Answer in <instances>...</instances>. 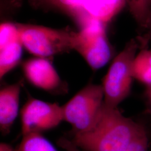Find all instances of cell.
<instances>
[{"mask_svg":"<svg viewBox=\"0 0 151 151\" xmlns=\"http://www.w3.org/2000/svg\"><path fill=\"white\" fill-rule=\"evenodd\" d=\"M104 103L102 85L89 84L62 106L63 120L71 125L75 133L86 132L96 122Z\"/></svg>","mask_w":151,"mask_h":151,"instance_id":"cell-3","label":"cell"},{"mask_svg":"<svg viewBox=\"0 0 151 151\" xmlns=\"http://www.w3.org/2000/svg\"><path fill=\"white\" fill-rule=\"evenodd\" d=\"M51 5L68 14L83 25L90 20L82 7V0H47Z\"/></svg>","mask_w":151,"mask_h":151,"instance_id":"cell-14","label":"cell"},{"mask_svg":"<svg viewBox=\"0 0 151 151\" xmlns=\"http://www.w3.org/2000/svg\"><path fill=\"white\" fill-rule=\"evenodd\" d=\"M130 12L137 22L147 29L151 16V0H126Z\"/></svg>","mask_w":151,"mask_h":151,"instance_id":"cell-13","label":"cell"},{"mask_svg":"<svg viewBox=\"0 0 151 151\" xmlns=\"http://www.w3.org/2000/svg\"><path fill=\"white\" fill-rule=\"evenodd\" d=\"M63 120L62 106L30 98L21 110L22 135L53 129Z\"/></svg>","mask_w":151,"mask_h":151,"instance_id":"cell-6","label":"cell"},{"mask_svg":"<svg viewBox=\"0 0 151 151\" xmlns=\"http://www.w3.org/2000/svg\"><path fill=\"white\" fill-rule=\"evenodd\" d=\"M147 29H148V35H149V38L150 39V40H151V19H150V20L149 22V24H148V26L147 27Z\"/></svg>","mask_w":151,"mask_h":151,"instance_id":"cell-19","label":"cell"},{"mask_svg":"<svg viewBox=\"0 0 151 151\" xmlns=\"http://www.w3.org/2000/svg\"><path fill=\"white\" fill-rule=\"evenodd\" d=\"M20 35L16 24L5 22L0 27V78L20 63L22 54Z\"/></svg>","mask_w":151,"mask_h":151,"instance_id":"cell-7","label":"cell"},{"mask_svg":"<svg viewBox=\"0 0 151 151\" xmlns=\"http://www.w3.org/2000/svg\"><path fill=\"white\" fill-rule=\"evenodd\" d=\"M0 151H16L14 150L11 146L4 143H2L0 145Z\"/></svg>","mask_w":151,"mask_h":151,"instance_id":"cell-18","label":"cell"},{"mask_svg":"<svg viewBox=\"0 0 151 151\" xmlns=\"http://www.w3.org/2000/svg\"><path fill=\"white\" fill-rule=\"evenodd\" d=\"M23 47L37 57L47 58L72 49L74 32L17 24Z\"/></svg>","mask_w":151,"mask_h":151,"instance_id":"cell-4","label":"cell"},{"mask_svg":"<svg viewBox=\"0 0 151 151\" xmlns=\"http://www.w3.org/2000/svg\"><path fill=\"white\" fill-rule=\"evenodd\" d=\"M134 79L145 85L151 86V50L141 49L136 54L132 65Z\"/></svg>","mask_w":151,"mask_h":151,"instance_id":"cell-11","label":"cell"},{"mask_svg":"<svg viewBox=\"0 0 151 151\" xmlns=\"http://www.w3.org/2000/svg\"><path fill=\"white\" fill-rule=\"evenodd\" d=\"M16 151H57L53 145L40 133H32L23 135Z\"/></svg>","mask_w":151,"mask_h":151,"instance_id":"cell-12","label":"cell"},{"mask_svg":"<svg viewBox=\"0 0 151 151\" xmlns=\"http://www.w3.org/2000/svg\"><path fill=\"white\" fill-rule=\"evenodd\" d=\"M25 78L34 86L48 92L60 88L62 81L53 65L47 58H34L22 64Z\"/></svg>","mask_w":151,"mask_h":151,"instance_id":"cell-8","label":"cell"},{"mask_svg":"<svg viewBox=\"0 0 151 151\" xmlns=\"http://www.w3.org/2000/svg\"><path fill=\"white\" fill-rule=\"evenodd\" d=\"M145 127L104 104L96 122L86 132L75 133L72 142L86 151H124L146 132Z\"/></svg>","mask_w":151,"mask_h":151,"instance_id":"cell-1","label":"cell"},{"mask_svg":"<svg viewBox=\"0 0 151 151\" xmlns=\"http://www.w3.org/2000/svg\"><path fill=\"white\" fill-rule=\"evenodd\" d=\"M21 82L4 87L0 91V129L7 134L19 112Z\"/></svg>","mask_w":151,"mask_h":151,"instance_id":"cell-9","label":"cell"},{"mask_svg":"<svg viewBox=\"0 0 151 151\" xmlns=\"http://www.w3.org/2000/svg\"><path fill=\"white\" fill-rule=\"evenodd\" d=\"M124 151H149L147 132L134 140Z\"/></svg>","mask_w":151,"mask_h":151,"instance_id":"cell-15","label":"cell"},{"mask_svg":"<svg viewBox=\"0 0 151 151\" xmlns=\"http://www.w3.org/2000/svg\"><path fill=\"white\" fill-rule=\"evenodd\" d=\"M126 4V0H82V7L87 16L105 25L118 14Z\"/></svg>","mask_w":151,"mask_h":151,"instance_id":"cell-10","label":"cell"},{"mask_svg":"<svg viewBox=\"0 0 151 151\" xmlns=\"http://www.w3.org/2000/svg\"><path fill=\"white\" fill-rule=\"evenodd\" d=\"M58 145L65 151H81L78 147L73 143L72 140L61 138L58 142Z\"/></svg>","mask_w":151,"mask_h":151,"instance_id":"cell-16","label":"cell"},{"mask_svg":"<svg viewBox=\"0 0 151 151\" xmlns=\"http://www.w3.org/2000/svg\"><path fill=\"white\" fill-rule=\"evenodd\" d=\"M145 97L146 99L147 111L151 115V86L146 87Z\"/></svg>","mask_w":151,"mask_h":151,"instance_id":"cell-17","label":"cell"},{"mask_svg":"<svg viewBox=\"0 0 151 151\" xmlns=\"http://www.w3.org/2000/svg\"><path fill=\"white\" fill-rule=\"evenodd\" d=\"M72 49L75 50L93 70L106 65L111 57L105 24L91 19L78 32H74Z\"/></svg>","mask_w":151,"mask_h":151,"instance_id":"cell-5","label":"cell"},{"mask_svg":"<svg viewBox=\"0 0 151 151\" xmlns=\"http://www.w3.org/2000/svg\"><path fill=\"white\" fill-rule=\"evenodd\" d=\"M139 44L132 39L114 59L101 85L104 93V104L117 108L129 95L134 78L132 65Z\"/></svg>","mask_w":151,"mask_h":151,"instance_id":"cell-2","label":"cell"}]
</instances>
